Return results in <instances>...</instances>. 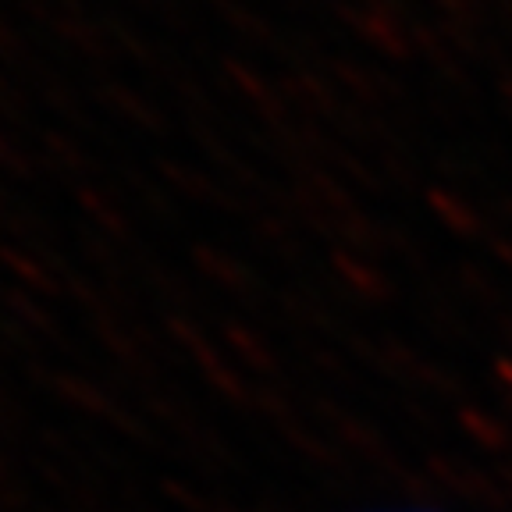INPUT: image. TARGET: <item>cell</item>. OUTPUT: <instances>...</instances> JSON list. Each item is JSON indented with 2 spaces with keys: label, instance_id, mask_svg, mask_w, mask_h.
<instances>
[{
  "label": "cell",
  "instance_id": "obj_1",
  "mask_svg": "<svg viewBox=\"0 0 512 512\" xmlns=\"http://www.w3.org/2000/svg\"><path fill=\"white\" fill-rule=\"evenodd\" d=\"M370 512H431V509H370Z\"/></svg>",
  "mask_w": 512,
  "mask_h": 512
}]
</instances>
